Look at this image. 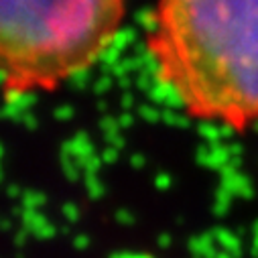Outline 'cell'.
Segmentation results:
<instances>
[{"mask_svg":"<svg viewBox=\"0 0 258 258\" xmlns=\"http://www.w3.org/2000/svg\"><path fill=\"white\" fill-rule=\"evenodd\" d=\"M147 51L189 118L234 133L258 122V0H157Z\"/></svg>","mask_w":258,"mask_h":258,"instance_id":"cell-1","label":"cell"},{"mask_svg":"<svg viewBox=\"0 0 258 258\" xmlns=\"http://www.w3.org/2000/svg\"><path fill=\"white\" fill-rule=\"evenodd\" d=\"M126 0H0V66L9 100L53 92L114 43Z\"/></svg>","mask_w":258,"mask_h":258,"instance_id":"cell-2","label":"cell"}]
</instances>
